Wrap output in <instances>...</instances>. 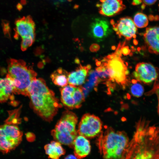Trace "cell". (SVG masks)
I'll list each match as a JSON object with an SVG mask.
<instances>
[{"label":"cell","mask_w":159,"mask_h":159,"mask_svg":"<svg viewBox=\"0 0 159 159\" xmlns=\"http://www.w3.org/2000/svg\"><path fill=\"white\" fill-rule=\"evenodd\" d=\"M127 158L159 159V128L141 120L127 148Z\"/></svg>","instance_id":"obj_1"},{"label":"cell","mask_w":159,"mask_h":159,"mask_svg":"<svg viewBox=\"0 0 159 159\" xmlns=\"http://www.w3.org/2000/svg\"><path fill=\"white\" fill-rule=\"evenodd\" d=\"M31 106L35 112L42 118L51 121L62 107L54 92L47 86L41 78H35L27 90Z\"/></svg>","instance_id":"obj_2"},{"label":"cell","mask_w":159,"mask_h":159,"mask_svg":"<svg viewBox=\"0 0 159 159\" xmlns=\"http://www.w3.org/2000/svg\"><path fill=\"white\" fill-rule=\"evenodd\" d=\"M129 143L124 132L109 128L101 134L97 143L104 158L121 159L125 158Z\"/></svg>","instance_id":"obj_3"},{"label":"cell","mask_w":159,"mask_h":159,"mask_svg":"<svg viewBox=\"0 0 159 159\" xmlns=\"http://www.w3.org/2000/svg\"><path fill=\"white\" fill-rule=\"evenodd\" d=\"M6 77L12 81L14 93L27 96V89L36 78L37 74L21 59H11L8 61Z\"/></svg>","instance_id":"obj_4"},{"label":"cell","mask_w":159,"mask_h":159,"mask_svg":"<svg viewBox=\"0 0 159 159\" xmlns=\"http://www.w3.org/2000/svg\"><path fill=\"white\" fill-rule=\"evenodd\" d=\"M78 118L73 112H64L54 128L51 132L54 139L62 144L73 148L74 141L77 135L76 127Z\"/></svg>","instance_id":"obj_5"},{"label":"cell","mask_w":159,"mask_h":159,"mask_svg":"<svg viewBox=\"0 0 159 159\" xmlns=\"http://www.w3.org/2000/svg\"><path fill=\"white\" fill-rule=\"evenodd\" d=\"M120 55L116 52L109 55L104 58L101 65L105 69L109 80L123 85L126 82L128 72Z\"/></svg>","instance_id":"obj_6"},{"label":"cell","mask_w":159,"mask_h":159,"mask_svg":"<svg viewBox=\"0 0 159 159\" xmlns=\"http://www.w3.org/2000/svg\"><path fill=\"white\" fill-rule=\"evenodd\" d=\"M14 37L21 39V48L25 51L31 46L34 41L35 24L30 16H24L16 19L15 23Z\"/></svg>","instance_id":"obj_7"},{"label":"cell","mask_w":159,"mask_h":159,"mask_svg":"<svg viewBox=\"0 0 159 159\" xmlns=\"http://www.w3.org/2000/svg\"><path fill=\"white\" fill-rule=\"evenodd\" d=\"M22 134L14 124L7 122L0 126V151L7 153L20 143Z\"/></svg>","instance_id":"obj_8"},{"label":"cell","mask_w":159,"mask_h":159,"mask_svg":"<svg viewBox=\"0 0 159 159\" xmlns=\"http://www.w3.org/2000/svg\"><path fill=\"white\" fill-rule=\"evenodd\" d=\"M61 101L63 104L71 109L78 108L84 102L85 96L82 87L70 85L60 89Z\"/></svg>","instance_id":"obj_9"},{"label":"cell","mask_w":159,"mask_h":159,"mask_svg":"<svg viewBox=\"0 0 159 159\" xmlns=\"http://www.w3.org/2000/svg\"><path fill=\"white\" fill-rule=\"evenodd\" d=\"M102 123L96 116L89 113L84 115L79 123L77 131L78 135L87 138H94L101 132Z\"/></svg>","instance_id":"obj_10"},{"label":"cell","mask_w":159,"mask_h":159,"mask_svg":"<svg viewBox=\"0 0 159 159\" xmlns=\"http://www.w3.org/2000/svg\"><path fill=\"white\" fill-rule=\"evenodd\" d=\"M110 24L120 38L123 37L127 40L136 38L137 29L131 18L128 16L121 18L116 23L111 20Z\"/></svg>","instance_id":"obj_11"},{"label":"cell","mask_w":159,"mask_h":159,"mask_svg":"<svg viewBox=\"0 0 159 159\" xmlns=\"http://www.w3.org/2000/svg\"><path fill=\"white\" fill-rule=\"evenodd\" d=\"M133 75L138 81L148 84L152 83L158 77L159 71L151 64L141 62L136 65Z\"/></svg>","instance_id":"obj_12"},{"label":"cell","mask_w":159,"mask_h":159,"mask_svg":"<svg viewBox=\"0 0 159 159\" xmlns=\"http://www.w3.org/2000/svg\"><path fill=\"white\" fill-rule=\"evenodd\" d=\"M97 4L101 14L107 16H112L120 13L126 8L122 0H100Z\"/></svg>","instance_id":"obj_13"},{"label":"cell","mask_w":159,"mask_h":159,"mask_svg":"<svg viewBox=\"0 0 159 159\" xmlns=\"http://www.w3.org/2000/svg\"><path fill=\"white\" fill-rule=\"evenodd\" d=\"M111 32L109 23L105 19L96 18L91 25V34L98 41L103 40Z\"/></svg>","instance_id":"obj_14"},{"label":"cell","mask_w":159,"mask_h":159,"mask_svg":"<svg viewBox=\"0 0 159 159\" xmlns=\"http://www.w3.org/2000/svg\"><path fill=\"white\" fill-rule=\"evenodd\" d=\"M144 39L149 51L159 54V26L147 28L143 34Z\"/></svg>","instance_id":"obj_15"},{"label":"cell","mask_w":159,"mask_h":159,"mask_svg":"<svg viewBox=\"0 0 159 159\" xmlns=\"http://www.w3.org/2000/svg\"><path fill=\"white\" fill-rule=\"evenodd\" d=\"M73 148L74 155L78 159L86 157L89 154L91 150L90 143L87 138L79 135L75 138Z\"/></svg>","instance_id":"obj_16"},{"label":"cell","mask_w":159,"mask_h":159,"mask_svg":"<svg viewBox=\"0 0 159 159\" xmlns=\"http://www.w3.org/2000/svg\"><path fill=\"white\" fill-rule=\"evenodd\" d=\"M91 67L89 65L86 66L80 65L75 71L69 73L68 82L69 84L78 86L84 83Z\"/></svg>","instance_id":"obj_17"},{"label":"cell","mask_w":159,"mask_h":159,"mask_svg":"<svg viewBox=\"0 0 159 159\" xmlns=\"http://www.w3.org/2000/svg\"><path fill=\"white\" fill-rule=\"evenodd\" d=\"M14 93V87L11 80L8 78H0V102L8 100Z\"/></svg>","instance_id":"obj_18"},{"label":"cell","mask_w":159,"mask_h":159,"mask_svg":"<svg viewBox=\"0 0 159 159\" xmlns=\"http://www.w3.org/2000/svg\"><path fill=\"white\" fill-rule=\"evenodd\" d=\"M44 148L49 158L52 159H59L65 153L61 144L57 141H52L50 143L46 145Z\"/></svg>","instance_id":"obj_19"},{"label":"cell","mask_w":159,"mask_h":159,"mask_svg":"<svg viewBox=\"0 0 159 159\" xmlns=\"http://www.w3.org/2000/svg\"><path fill=\"white\" fill-rule=\"evenodd\" d=\"M69 73L65 70L59 68L50 76V78L53 83L56 85L64 87L67 85Z\"/></svg>","instance_id":"obj_20"},{"label":"cell","mask_w":159,"mask_h":159,"mask_svg":"<svg viewBox=\"0 0 159 159\" xmlns=\"http://www.w3.org/2000/svg\"><path fill=\"white\" fill-rule=\"evenodd\" d=\"M133 21L136 26L139 28L145 27L148 24L147 16L141 12L138 13L135 15Z\"/></svg>","instance_id":"obj_21"},{"label":"cell","mask_w":159,"mask_h":159,"mask_svg":"<svg viewBox=\"0 0 159 159\" xmlns=\"http://www.w3.org/2000/svg\"><path fill=\"white\" fill-rule=\"evenodd\" d=\"M137 80H133L130 87V92L134 96L138 97L141 96L144 92L143 86L139 83L137 82Z\"/></svg>","instance_id":"obj_22"},{"label":"cell","mask_w":159,"mask_h":159,"mask_svg":"<svg viewBox=\"0 0 159 159\" xmlns=\"http://www.w3.org/2000/svg\"><path fill=\"white\" fill-rule=\"evenodd\" d=\"M121 52L124 55H126L129 54L130 51L128 47L125 46L121 48Z\"/></svg>","instance_id":"obj_23"},{"label":"cell","mask_w":159,"mask_h":159,"mask_svg":"<svg viewBox=\"0 0 159 159\" xmlns=\"http://www.w3.org/2000/svg\"><path fill=\"white\" fill-rule=\"evenodd\" d=\"M143 4L145 5H151L154 4L157 0H142Z\"/></svg>","instance_id":"obj_24"},{"label":"cell","mask_w":159,"mask_h":159,"mask_svg":"<svg viewBox=\"0 0 159 159\" xmlns=\"http://www.w3.org/2000/svg\"><path fill=\"white\" fill-rule=\"evenodd\" d=\"M99 48L98 45L94 44H92L90 47V50L92 52H95L98 50Z\"/></svg>","instance_id":"obj_25"},{"label":"cell","mask_w":159,"mask_h":159,"mask_svg":"<svg viewBox=\"0 0 159 159\" xmlns=\"http://www.w3.org/2000/svg\"><path fill=\"white\" fill-rule=\"evenodd\" d=\"M4 30L5 34H8V35H9V26L7 24L4 23Z\"/></svg>","instance_id":"obj_26"},{"label":"cell","mask_w":159,"mask_h":159,"mask_svg":"<svg viewBox=\"0 0 159 159\" xmlns=\"http://www.w3.org/2000/svg\"><path fill=\"white\" fill-rule=\"evenodd\" d=\"M142 1V0H132V4L133 5H137L140 4Z\"/></svg>","instance_id":"obj_27"},{"label":"cell","mask_w":159,"mask_h":159,"mask_svg":"<svg viewBox=\"0 0 159 159\" xmlns=\"http://www.w3.org/2000/svg\"><path fill=\"white\" fill-rule=\"evenodd\" d=\"M65 159H75L77 158L76 156L74 155H68L65 158Z\"/></svg>","instance_id":"obj_28"},{"label":"cell","mask_w":159,"mask_h":159,"mask_svg":"<svg viewBox=\"0 0 159 159\" xmlns=\"http://www.w3.org/2000/svg\"><path fill=\"white\" fill-rule=\"evenodd\" d=\"M56 1H71V0H55Z\"/></svg>","instance_id":"obj_29"}]
</instances>
